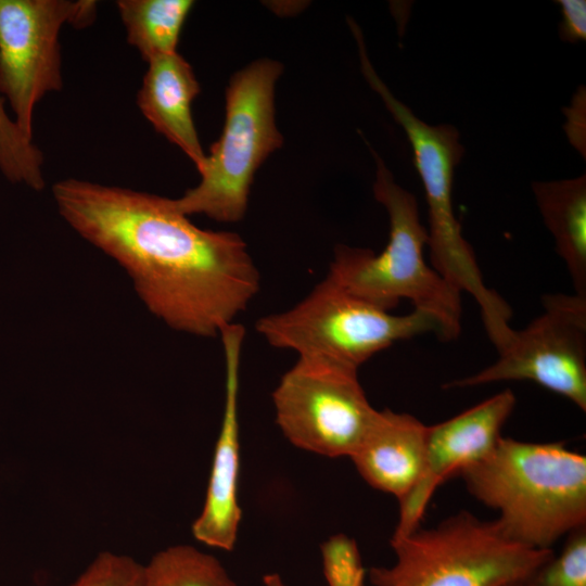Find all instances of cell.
I'll use <instances>...</instances> for the list:
<instances>
[{
    "label": "cell",
    "instance_id": "cell-22",
    "mask_svg": "<svg viewBox=\"0 0 586 586\" xmlns=\"http://www.w3.org/2000/svg\"><path fill=\"white\" fill-rule=\"evenodd\" d=\"M562 21L559 35L563 41L577 42L586 39V2L585 0H558Z\"/></svg>",
    "mask_w": 586,
    "mask_h": 586
},
{
    "label": "cell",
    "instance_id": "cell-7",
    "mask_svg": "<svg viewBox=\"0 0 586 586\" xmlns=\"http://www.w3.org/2000/svg\"><path fill=\"white\" fill-rule=\"evenodd\" d=\"M255 330L298 358L354 370L397 341L433 332L438 322L413 309L393 315L342 288L330 277L293 307L257 319Z\"/></svg>",
    "mask_w": 586,
    "mask_h": 586
},
{
    "label": "cell",
    "instance_id": "cell-24",
    "mask_svg": "<svg viewBox=\"0 0 586 586\" xmlns=\"http://www.w3.org/2000/svg\"><path fill=\"white\" fill-rule=\"evenodd\" d=\"M510 586H518V583H517V584H513V585H510Z\"/></svg>",
    "mask_w": 586,
    "mask_h": 586
},
{
    "label": "cell",
    "instance_id": "cell-18",
    "mask_svg": "<svg viewBox=\"0 0 586 586\" xmlns=\"http://www.w3.org/2000/svg\"><path fill=\"white\" fill-rule=\"evenodd\" d=\"M0 94V171L11 182L40 191L44 188L43 155L17 127Z\"/></svg>",
    "mask_w": 586,
    "mask_h": 586
},
{
    "label": "cell",
    "instance_id": "cell-13",
    "mask_svg": "<svg viewBox=\"0 0 586 586\" xmlns=\"http://www.w3.org/2000/svg\"><path fill=\"white\" fill-rule=\"evenodd\" d=\"M426 431L428 425L409 413L378 410L371 428L351 459L371 487L400 501L421 475Z\"/></svg>",
    "mask_w": 586,
    "mask_h": 586
},
{
    "label": "cell",
    "instance_id": "cell-8",
    "mask_svg": "<svg viewBox=\"0 0 586 586\" xmlns=\"http://www.w3.org/2000/svg\"><path fill=\"white\" fill-rule=\"evenodd\" d=\"M272 404L291 444L330 458H351L378 415L357 370L302 358L281 377Z\"/></svg>",
    "mask_w": 586,
    "mask_h": 586
},
{
    "label": "cell",
    "instance_id": "cell-17",
    "mask_svg": "<svg viewBox=\"0 0 586 586\" xmlns=\"http://www.w3.org/2000/svg\"><path fill=\"white\" fill-rule=\"evenodd\" d=\"M141 586H237L218 559L190 545L169 546L142 564Z\"/></svg>",
    "mask_w": 586,
    "mask_h": 586
},
{
    "label": "cell",
    "instance_id": "cell-5",
    "mask_svg": "<svg viewBox=\"0 0 586 586\" xmlns=\"http://www.w3.org/2000/svg\"><path fill=\"white\" fill-rule=\"evenodd\" d=\"M281 72L280 63L260 59L231 77L222 133L206 155L199 184L173 199L178 212L221 222L243 218L256 170L283 143L273 100Z\"/></svg>",
    "mask_w": 586,
    "mask_h": 586
},
{
    "label": "cell",
    "instance_id": "cell-12",
    "mask_svg": "<svg viewBox=\"0 0 586 586\" xmlns=\"http://www.w3.org/2000/svg\"><path fill=\"white\" fill-rule=\"evenodd\" d=\"M245 329L233 322L219 333L225 356V404L203 508L191 531L208 547L234 548L242 519L238 485L240 472L239 378Z\"/></svg>",
    "mask_w": 586,
    "mask_h": 586
},
{
    "label": "cell",
    "instance_id": "cell-14",
    "mask_svg": "<svg viewBox=\"0 0 586 586\" xmlns=\"http://www.w3.org/2000/svg\"><path fill=\"white\" fill-rule=\"evenodd\" d=\"M148 64L137 104L155 130L181 149L200 173L206 154L191 113L200 92L194 72L178 52L155 56Z\"/></svg>",
    "mask_w": 586,
    "mask_h": 586
},
{
    "label": "cell",
    "instance_id": "cell-23",
    "mask_svg": "<svg viewBox=\"0 0 586 586\" xmlns=\"http://www.w3.org/2000/svg\"><path fill=\"white\" fill-rule=\"evenodd\" d=\"M264 586H285L282 578L277 573H269L264 576Z\"/></svg>",
    "mask_w": 586,
    "mask_h": 586
},
{
    "label": "cell",
    "instance_id": "cell-9",
    "mask_svg": "<svg viewBox=\"0 0 586 586\" xmlns=\"http://www.w3.org/2000/svg\"><path fill=\"white\" fill-rule=\"evenodd\" d=\"M95 12L90 0H0V94L26 137L36 104L63 85L61 28L88 26Z\"/></svg>",
    "mask_w": 586,
    "mask_h": 586
},
{
    "label": "cell",
    "instance_id": "cell-20",
    "mask_svg": "<svg viewBox=\"0 0 586 586\" xmlns=\"http://www.w3.org/2000/svg\"><path fill=\"white\" fill-rule=\"evenodd\" d=\"M320 550L328 586H364L366 570L355 539L336 534L329 537Z\"/></svg>",
    "mask_w": 586,
    "mask_h": 586
},
{
    "label": "cell",
    "instance_id": "cell-4",
    "mask_svg": "<svg viewBox=\"0 0 586 586\" xmlns=\"http://www.w3.org/2000/svg\"><path fill=\"white\" fill-rule=\"evenodd\" d=\"M361 71L411 144L413 163L423 183L429 212L428 246L431 266L457 291L477 303L487 336L502 351L514 330L507 302L484 282L474 252L464 239L453 205L455 167L464 148L453 125H429L396 99L374 71L364 44L358 46Z\"/></svg>",
    "mask_w": 586,
    "mask_h": 586
},
{
    "label": "cell",
    "instance_id": "cell-21",
    "mask_svg": "<svg viewBox=\"0 0 586 586\" xmlns=\"http://www.w3.org/2000/svg\"><path fill=\"white\" fill-rule=\"evenodd\" d=\"M142 563L133 558L103 551L67 586H141Z\"/></svg>",
    "mask_w": 586,
    "mask_h": 586
},
{
    "label": "cell",
    "instance_id": "cell-6",
    "mask_svg": "<svg viewBox=\"0 0 586 586\" xmlns=\"http://www.w3.org/2000/svg\"><path fill=\"white\" fill-rule=\"evenodd\" d=\"M391 547L394 563L369 571L375 586H510L553 555L512 542L496 521L468 511L392 536Z\"/></svg>",
    "mask_w": 586,
    "mask_h": 586
},
{
    "label": "cell",
    "instance_id": "cell-1",
    "mask_svg": "<svg viewBox=\"0 0 586 586\" xmlns=\"http://www.w3.org/2000/svg\"><path fill=\"white\" fill-rule=\"evenodd\" d=\"M52 193L64 220L115 259L146 308L177 331L218 336L259 292L242 238L196 227L173 199L75 178Z\"/></svg>",
    "mask_w": 586,
    "mask_h": 586
},
{
    "label": "cell",
    "instance_id": "cell-2",
    "mask_svg": "<svg viewBox=\"0 0 586 586\" xmlns=\"http://www.w3.org/2000/svg\"><path fill=\"white\" fill-rule=\"evenodd\" d=\"M458 474L474 498L498 511V526L519 545L551 549L586 525V457L563 442L501 436L487 456Z\"/></svg>",
    "mask_w": 586,
    "mask_h": 586
},
{
    "label": "cell",
    "instance_id": "cell-10",
    "mask_svg": "<svg viewBox=\"0 0 586 586\" xmlns=\"http://www.w3.org/2000/svg\"><path fill=\"white\" fill-rule=\"evenodd\" d=\"M540 301L544 313L514 330L494 364L444 388L532 381L586 411V297L555 293Z\"/></svg>",
    "mask_w": 586,
    "mask_h": 586
},
{
    "label": "cell",
    "instance_id": "cell-11",
    "mask_svg": "<svg viewBox=\"0 0 586 586\" xmlns=\"http://www.w3.org/2000/svg\"><path fill=\"white\" fill-rule=\"evenodd\" d=\"M514 406L513 392L505 390L446 421L428 425L423 469L412 489L398 501V522L392 536L420 527L437 486L492 451Z\"/></svg>",
    "mask_w": 586,
    "mask_h": 586
},
{
    "label": "cell",
    "instance_id": "cell-16",
    "mask_svg": "<svg viewBox=\"0 0 586 586\" xmlns=\"http://www.w3.org/2000/svg\"><path fill=\"white\" fill-rule=\"evenodd\" d=\"M127 41L149 62L177 52L183 23L194 2L191 0H118Z\"/></svg>",
    "mask_w": 586,
    "mask_h": 586
},
{
    "label": "cell",
    "instance_id": "cell-3",
    "mask_svg": "<svg viewBox=\"0 0 586 586\" xmlns=\"http://www.w3.org/2000/svg\"><path fill=\"white\" fill-rule=\"evenodd\" d=\"M369 150L377 165L373 194L388 215V242L380 254L364 247L336 246L327 276L387 311L408 300L416 310L438 322L442 341L455 340L461 332V293L425 263L423 250L429 237L417 200L396 183L380 155L371 146Z\"/></svg>",
    "mask_w": 586,
    "mask_h": 586
},
{
    "label": "cell",
    "instance_id": "cell-19",
    "mask_svg": "<svg viewBox=\"0 0 586 586\" xmlns=\"http://www.w3.org/2000/svg\"><path fill=\"white\" fill-rule=\"evenodd\" d=\"M559 555H552L518 586H586V525L566 535Z\"/></svg>",
    "mask_w": 586,
    "mask_h": 586
},
{
    "label": "cell",
    "instance_id": "cell-15",
    "mask_svg": "<svg viewBox=\"0 0 586 586\" xmlns=\"http://www.w3.org/2000/svg\"><path fill=\"white\" fill-rule=\"evenodd\" d=\"M532 190L575 294L586 297V176L535 181Z\"/></svg>",
    "mask_w": 586,
    "mask_h": 586
}]
</instances>
